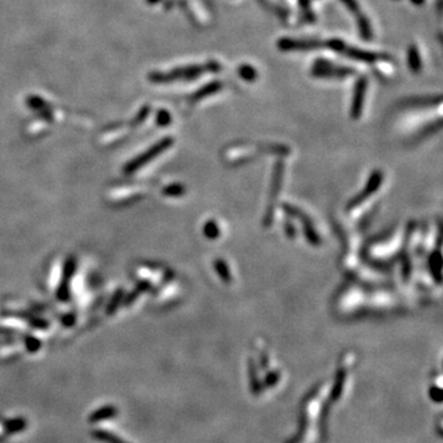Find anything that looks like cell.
Here are the masks:
<instances>
[{"label":"cell","instance_id":"3","mask_svg":"<svg viewBox=\"0 0 443 443\" xmlns=\"http://www.w3.org/2000/svg\"><path fill=\"white\" fill-rule=\"evenodd\" d=\"M353 73L355 70L352 68L336 65L329 61H325V59H318L311 68V74L316 78H322V79H341V78L352 75Z\"/></svg>","mask_w":443,"mask_h":443},{"label":"cell","instance_id":"11","mask_svg":"<svg viewBox=\"0 0 443 443\" xmlns=\"http://www.w3.org/2000/svg\"><path fill=\"white\" fill-rule=\"evenodd\" d=\"M93 436L95 437V439L100 440V441H104V442H107V443H127V442L123 441V440L120 439V437L115 436V435L110 434V432H106V431H94Z\"/></svg>","mask_w":443,"mask_h":443},{"label":"cell","instance_id":"5","mask_svg":"<svg viewBox=\"0 0 443 443\" xmlns=\"http://www.w3.org/2000/svg\"><path fill=\"white\" fill-rule=\"evenodd\" d=\"M367 84H368V81H367L366 77H361L360 79L356 81L355 90H353L352 104H351V116L353 119H357L361 115V112H362L364 96H366L367 91Z\"/></svg>","mask_w":443,"mask_h":443},{"label":"cell","instance_id":"7","mask_svg":"<svg viewBox=\"0 0 443 443\" xmlns=\"http://www.w3.org/2000/svg\"><path fill=\"white\" fill-rule=\"evenodd\" d=\"M356 22H357V27L358 31H360L361 37L367 41L372 40V37H373V31H372L371 22H369V20L367 19L366 15H361L360 17H357V19H356Z\"/></svg>","mask_w":443,"mask_h":443},{"label":"cell","instance_id":"13","mask_svg":"<svg viewBox=\"0 0 443 443\" xmlns=\"http://www.w3.org/2000/svg\"><path fill=\"white\" fill-rule=\"evenodd\" d=\"M25 427V421L21 420V419H16V420H12L9 421L6 424V430L9 432H14V431H20Z\"/></svg>","mask_w":443,"mask_h":443},{"label":"cell","instance_id":"14","mask_svg":"<svg viewBox=\"0 0 443 443\" xmlns=\"http://www.w3.org/2000/svg\"><path fill=\"white\" fill-rule=\"evenodd\" d=\"M411 2L415 5H421L424 2V0H411Z\"/></svg>","mask_w":443,"mask_h":443},{"label":"cell","instance_id":"4","mask_svg":"<svg viewBox=\"0 0 443 443\" xmlns=\"http://www.w3.org/2000/svg\"><path fill=\"white\" fill-rule=\"evenodd\" d=\"M277 46L283 52H309L322 48L324 42L315 40H295V38L285 37L277 42Z\"/></svg>","mask_w":443,"mask_h":443},{"label":"cell","instance_id":"9","mask_svg":"<svg viewBox=\"0 0 443 443\" xmlns=\"http://www.w3.org/2000/svg\"><path fill=\"white\" fill-rule=\"evenodd\" d=\"M115 414H116V410H115L114 406H104V408H101L100 410L95 411V413L90 416V421L91 423H96V421L104 420V419L112 418Z\"/></svg>","mask_w":443,"mask_h":443},{"label":"cell","instance_id":"2","mask_svg":"<svg viewBox=\"0 0 443 443\" xmlns=\"http://www.w3.org/2000/svg\"><path fill=\"white\" fill-rule=\"evenodd\" d=\"M221 70V65L217 62H208L204 63V64H193L188 65V67L179 68V69H175L170 73H159L153 77V79L155 81H160V83H166V81H174V80H191L195 79V78L201 77L204 73H216Z\"/></svg>","mask_w":443,"mask_h":443},{"label":"cell","instance_id":"12","mask_svg":"<svg viewBox=\"0 0 443 443\" xmlns=\"http://www.w3.org/2000/svg\"><path fill=\"white\" fill-rule=\"evenodd\" d=\"M341 2L345 5L346 9H347L351 14L355 15L356 19L360 17L361 15H363L362 12H361V7L360 4L357 2V0H341Z\"/></svg>","mask_w":443,"mask_h":443},{"label":"cell","instance_id":"10","mask_svg":"<svg viewBox=\"0 0 443 443\" xmlns=\"http://www.w3.org/2000/svg\"><path fill=\"white\" fill-rule=\"evenodd\" d=\"M239 73L240 78L246 81H254L258 78V72H256L255 68L250 64H243L239 67Z\"/></svg>","mask_w":443,"mask_h":443},{"label":"cell","instance_id":"8","mask_svg":"<svg viewBox=\"0 0 443 443\" xmlns=\"http://www.w3.org/2000/svg\"><path fill=\"white\" fill-rule=\"evenodd\" d=\"M222 88H223V85H222L221 81H213V83H209V84H207V85H204L200 91H197V93L193 95V99H195V100H197V99L200 100V99L206 98V96L213 95V94L221 91Z\"/></svg>","mask_w":443,"mask_h":443},{"label":"cell","instance_id":"6","mask_svg":"<svg viewBox=\"0 0 443 443\" xmlns=\"http://www.w3.org/2000/svg\"><path fill=\"white\" fill-rule=\"evenodd\" d=\"M408 64L413 73H419L423 68V61H421L420 53H419L416 46H410L408 51Z\"/></svg>","mask_w":443,"mask_h":443},{"label":"cell","instance_id":"1","mask_svg":"<svg viewBox=\"0 0 443 443\" xmlns=\"http://www.w3.org/2000/svg\"><path fill=\"white\" fill-rule=\"evenodd\" d=\"M324 47H327L331 51L336 52V53L342 54V56L347 57V58L353 59V61L362 62V63H372L377 62H385L390 61V57L387 56L384 53H376V52H369V51H363V49L357 48V47H352L350 44L345 43L339 38H332V40L324 42Z\"/></svg>","mask_w":443,"mask_h":443}]
</instances>
